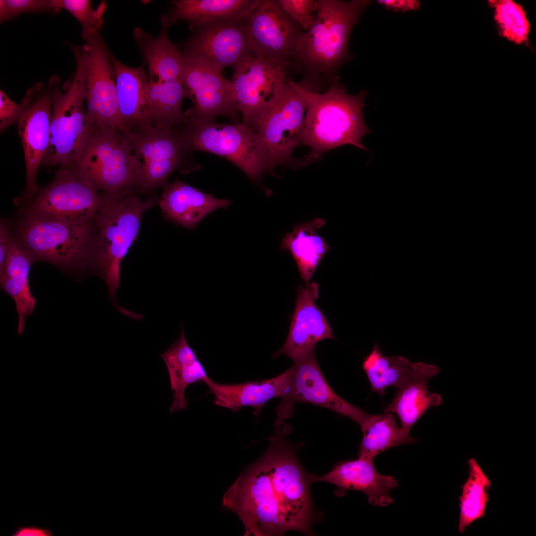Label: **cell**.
<instances>
[{"instance_id": "cell-1", "label": "cell", "mask_w": 536, "mask_h": 536, "mask_svg": "<svg viewBox=\"0 0 536 536\" xmlns=\"http://www.w3.org/2000/svg\"><path fill=\"white\" fill-rule=\"evenodd\" d=\"M263 455L244 470L224 495L223 506L236 514L244 536L306 533L313 521L309 474L287 439L289 427L275 421Z\"/></svg>"}, {"instance_id": "cell-2", "label": "cell", "mask_w": 536, "mask_h": 536, "mask_svg": "<svg viewBox=\"0 0 536 536\" xmlns=\"http://www.w3.org/2000/svg\"><path fill=\"white\" fill-rule=\"evenodd\" d=\"M9 219L10 232L34 263L50 264L77 280L94 275L98 246L94 220L71 223L21 209Z\"/></svg>"}, {"instance_id": "cell-3", "label": "cell", "mask_w": 536, "mask_h": 536, "mask_svg": "<svg viewBox=\"0 0 536 536\" xmlns=\"http://www.w3.org/2000/svg\"><path fill=\"white\" fill-rule=\"evenodd\" d=\"M366 96L364 90L349 94L337 80L324 93H310L301 141L311 149L305 160L308 164L345 144L367 150L362 143L371 133L363 116Z\"/></svg>"}, {"instance_id": "cell-4", "label": "cell", "mask_w": 536, "mask_h": 536, "mask_svg": "<svg viewBox=\"0 0 536 536\" xmlns=\"http://www.w3.org/2000/svg\"><path fill=\"white\" fill-rule=\"evenodd\" d=\"M99 193L100 203L94 219L98 239L95 275L104 280L109 296L121 312L124 308L118 304L116 296L121 286V264L136 238L143 214L155 205L157 199H142L134 192Z\"/></svg>"}, {"instance_id": "cell-5", "label": "cell", "mask_w": 536, "mask_h": 536, "mask_svg": "<svg viewBox=\"0 0 536 536\" xmlns=\"http://www.w3.org/2000/svg\"><path fill=\"white\" fill-rule=\"evenodd\" d=\"M176 129L189 151H202L222 156L254 182L260 183L266 172L274 175L270 152L264 141L259 134L242 122L193 121L186 118Z\"/></svg>"}, {"instance_id": "cell-6", "label": "cell", "mask_w": 536, "mask_h": 536, "mask_svg": "<svg viewBox=\"0 0 536 536\" xmlns=\"http://www.w3.org/2000/svg\"><path fill=\"white\" fill-rule=\"evenodd\" d=\"M370 0H318L316 16L293 55L305 66L329 71L346 58L350 32Z\"/></svg>"}, {"instance_id": "cell-7", "label": "cell", "mask_w": 536, "mask_h": 536, "mask_svg": "<svg viewBox=\"0 0 536 536\" xmlns=\"http://www.w3.org/2000/svg\"><path fill=\"white\" fill-rule=\"evenodd\" d=\"M75 164L98 192L141 194V161L126 132L95 129Z\"/></svg>"}, {"instance_id": "cell-8", "label": "cell", "mask_w": 536, "mask_h": 536, "mask_svg": "<svg viewBox=\"0 0 536 536\" xmlns=\"http://www.w3.org/2000/svg\"><path fill=\"white\" fill-rule=\"evenodd\" d=\"M48 81L53 91L52 118L49 146L42 165L50 168L76 163L95 129L84 108L81 84L73 77L62 85L58 75Z\"/></svg>"}, {"instance_id": "cell-9", "label": "cell", "mask_w": 536, "mask_h": 536, "mask_svg": "<svg viewBox=\"0 0 536 536\" xmlns=\"http://www.w3.org/2000/svg\"><path fill=\"white\" fill-rule=\"evenodd\" d=\"M75 57L73 77L82 86L86 111L94 129H118L125 132L118 105L114 68L110 50L100 33L82 46L68 44Z\"/></svg>"}, {"instance_id": "cell-10", "label": "cell", "mask_w": 536, "mask_h": 536, "mask_svg": "<svg viewBox=\"0 0 536 536\" xmlns=\"http://www.w3.org/2000/svg\"><path fill=\"white\" fill-rule=\"evenodd\" d=\"M100 203L99 193L75 163L61 166L53 179L40 187L18 209L71 223L94 221Z\"/></svg>"}, {"instance_id": "cell-11", "label": "cell", "mask_w": 536, "mask_h": 536, "mask_svg": "<svg viewBox=\"0 0 536 536\" xmlns=\"http://www.w3.org/2000/svg\"><path fill=\"white\" fill-rule=\"evenodd\" d=\"M306 85L288 80L280 97L255 130L270 152L271 166L294 168L307 165L292 156L301 144L310 93Z\"/></svg>"}, {"instance_id": "cell-12", "label": "cell", "mask_w": 536, "mask_h": 536, "mask_svg": "<svg viewBox=\"0 0 536 536\" xmlns=\"http://www.w3.org/2000/svg\"><path fill=\"white\" fill-rule=\"evenodd\" d=\"M287 66L254 54L234 68L231 81L242 123L255 130L276 103L288 81Z\"/></svg>"}, {"instance_id": "cell-13", "label": "cell", "mask_w": 536, "mask_h": 536, "mask_svg": "<svg viewBox=\"0 0 536 536\" xmlns=\"http://www.w3.org/2000/svg\"><path fill=\"white\" fill-rule=\"evenodd\" d=\"M127 133L134 153L142 161L141 194L164 188L176 170L187 174L200 169L175 128L152 126L140 132Z\"/></svg>"}, {"instance_id": "cell-14", "label": "cell", "mask_w": 536, "mask_h": 536, "mask_svg": "<svg viewBox=\"0 0 536 536\" xmlns=\"http://www.w3.org/2000/svg\"><path fill=\"white\" fill-rule=\"evenodd\" d=\"M53 98L49 82H39L26 91L20 103L23 111L17 123L24 151L26 182L22 194L13 200L18 207L27 203L39 188L36 177L49 146Z\"/></svg>"}, {"instance_id": "cell-15", "label": "cell", "mask_w": 536, "mask_h": 536, "mask_svg": "<svg viewBox=\"0 0 536 536\" xmlns=\"http://www.w3.org/2000/svg\"><path fill=\"white\" fill-rule=\"evenodd\" d=\"M184 55L180 80L194 105L185 114L186 117L203 121L225 116L238 122L240 112L231 81L205 61Z\"/></svg>"}, {"instance_id": "cell-16", "label": "cell", "mask_w": 536, "mask_h": 536, "mask_svg": "<svg viewBox=\"0 0 536 536\" xmlns=\"http://www.w3.org/2000/svg\"><path fill=\"white\" fill-rule=\"evenodd\" d=\"M287 392L275 409L279 422L289 418L297 402L325 407L347 416L359 426L369 413L346 402L336 394L326 380L317 361L315 351L294 361Z\"/></svg>"}, {"instance_id": "cell-17", "label": "cell", "mask_w": 536, "mask_h": 536, "mask_svg": "<svg viewBox=\"0 0 536 536\" xmlns=\"http://www.w3.org/2000/svg\"><path fill=\"white\" fill-rule=\"evenodd\" d=\"M193 31L183 53L205 61L220 71L236 67L252 56V41L246 20L216 23Z\"/></svg>"}, {"instance_id": "cell-18", "label": "cell", "mask_w": 536, "mask_h": 536, "mask_svg": "<svg viewBox=\"0 0 536 536\" xmlns=\"http://www.w3.org/2000/svg\"><path fill=\"white\" fill-rule=\"evenodd\" d=\"M254 54L287 66L304 32L277 0H261L246 19Z\"/></svg>"}, {"instance_id": "cell-19", "label": "cell", "mask_w": 536, "mask_h": 536, "mask_svg": "<svg viewBox=\"0 0 536 536\" xmlns=\"http://www.w3.org/2000/svg\"><path fill=\"white\" fill-rule=\"evenodd\" d=\"M318 295L319 285L315 282L299 286L288 336L282 347L273 354L274 358L284 354L295 361L314 351L319 341L335 338L330 325L315 303Z\"/></svg>"}, {"instance_id": "cell-20", "label": "cell", "mask_w": 536, "mask_h": 536, "mask_svg": "<svg viewBox=\"0 0 536 536\" xmlns=\"http://www.w3.org/2000/svg\"><path fill=\"white\" fill-rule=\"evenodd\" d=\"M311 482L330 483L341 491L354 490L367 495L368 502L376 506H386L393 502L391 492L398 487L392 475H384L376 469L374 460L358 458L341 462L322 476L309 474Z\"/></svg>"}, {"instance_id": "cell-21", "label": "cell", "mask_w": 536, "mask_h": 536, "mask_svg": "<svg viewBox=\"0 0 536 536\" xmlns=\"http://www.w3.org/2000/svg\"><path fill=\"white\" fill-rule=\"evenodd\" d=\"M115 76L119 109L125 132L138 133L152 126L146 95L149 78L144 65L133 67L125 65L110 52Z\"/></svg>"}, {"instance_id": "cell-22", "label": "cell", "mask_w": 536, "mask_h": 536, "mask_svg": "<svg viewBox=\"0 0 536 536\" xmlns=\"http://www.w3.org/2000/svg\"><path fill=\"white\" fill-rule=\"evenodd\" d=\"M158 203L166 218L191 230L207 215L218 208H227L232 202L217 199L176 179L163 188Z\"/></svg>"}, {"instance_id": "cell-23", "label": "cell", "mask_w": 536, "mask_h": 536, "mask_svg": "<svg viewBox=\"0 0 536 536\" xmlns=\"http://www.w3.org/2000/svg\"><path fill=\"white\" fill-rule=\"evenodd\" d=\"M290 370L271 379L240 384H224L216 383L208 376L204 382L213 395V403L233 411L244 406H251L255 414L261 412L264 404L274 398L282 399L288 390Z\"/></svg>"}, {"instance_id": "cell-24", "label": "cell", "mask_w": 536, "mask_h": 536, "mask_svg": "<svg viewBox=\"0 0 536 536\" xmlns=\"http://www.w3.org/2000/svg\"><path fill=\"white\" fill-rule=\"evenodd\" d=\"M362 368L371 392L379 394L381 397L385 395L388 387L398 390L416 379L426 375L434 377L440 372V369L432 364L410 362L401 356H386L378 344L374 345L364 360Z\"/></svg>"}, {"instance_id": "cell-25", "label": "cell", "mask_w": 536, "mask_h": 536, "mask_svg": "<svg viewBox=\"0 0 536 536\" xmlns=\"http://www.w3.org/2000/svg\"><path fill=\"white\" fill-rule=\"evenodd\" d=\"M261 0H175L171 1V25L188 22L192 31L208 25L247 19Z\"/></svg>"}, {"instance_id": "cell-26", "label": "cell", "mask_w": 536, "mask_h": 536, "mask_svg": "<svg viewBox=\"0 0 536 536\" xmlns=\"http://www.w3.org/2000/svg\"><path fill=\"white\" fill-rule=\"evenodd\" d=\"M160 21L161 29L157 37L154 38L137 27L133 32L134 39L144 58L150 81L160 83L180 80L184 55L169 39L168 33L171 25L168 16L162 14Z\"/></svg>"}, {"instance_id": "cell-27", "label": "cell", "mask_w": 536, "mask_h": 536, "mask_svg": "<svg viewBox=\"0 0 536 536\" xmlns=\"http://www.w3.org/2000/svg\"><path fill=\"white\" fill-rule=\"evenodd\" d=\"M167 367L173 401L169 410L171 413L187 409L185 396L191 384L204 381L208 377L203 365L186 338L184 327L181 326L178 338L163 354H160Z\"/></svg>"}, {"instance_id": "cell-28", "label": "cell", "mask_w": 536, "mask_h": 536, "mask_svg": "<svg viewBox=\"0 0 536 536\" xmlns=\"http://www.w3.org/2000/svg\"><path fill=\"white\" fill-rule=\"evenodd\" d=\"M325 223L323 219L316 218L297 224L282 239L280 248L290 252L306 285L311 283L322 259L330 249L323 237L316 232Z\"/></svg>"}, {"instance_id": "cell-29", "label": "cell", "mask_w": 536, "mask_h": 536, "mask_svg": "<svg viewBox=\"0 0 536 536\" xmlns=\"http://www.w3.org/2000/svg\"><path fill=\"white\" fill-rule=\"evenodd\" d=\"M432 378L430 375L421 377L397 390L393 399L384 409V413L397 414L401 427L408 433L428 408L443 402L439 394L429 392L428 382Z\"/></svg>"}, {"instance_id": "cell-30", "label": "cell", "mask_w": 536, "mask_h": 536, "mask_svg": "<svg viewBox=\"0 0 536 536\" xmlns=\"http://www.w3.org/2000/svg\"><path fill=\"white\" fill-rule=\"evenodd\" d=\"M363 436L358 457L374 460L389 448L411 444L417 440L397 425L391 413L369 414L360 425Z\"/></svg>"}, {"instance_id": "cell-31", "label": "cell", "mask_w": 536, "mask_h": 536, "mask_svg": "<svg viewBox=\"0 0 536 536\" xmlns=\"http://www.w3.org/2000/svg\"><path fill=\"white\" fill-rule=\"evenodd\" d=\"M146 95L151 113L152 126L177 128L186 121L185 115L182 110V103L188 94L180 79L160 83L149 80Z\"/></svg>"}, {"instance_id": "cell-32", "label": "cell", "mask_w": 536, "mask_h": 536, "mask_svg": "<svg viewBox=\"0 0 536 536\" xmlns=\"http://www.w3.org/2000/svg\"><path fill=\"white\" fill-rule=\"evenodd\" d=\"M469 476L461 486L459 497L460 517L458 529L464 533L467 528L485 515L488 502V491L491 481L473 458L467 462Z\"/></svg>"}, {"instance_id": "cell-33", "label": "cell", "mask_w": 536, "mask_h": 536, "mask_svg": "<svg viewBox=\"0 0 536 536\" xmlns=\"http://www.w3.org/2000/svg\"><path fill=\"white\" fill-rule=\"evenodd\" d=\"M494 19L502 37L517 44L526 42L530 32L527 14L519 4L511 0H490Z\"/></svg>"}, {"instance_id": "cell-34", "label": "cell", "mask_w": 536, "mask_h": 536, "mask_svg": "<svg viewBox=\"0 0 536 536\" xmlns=\"http://www.w3.org/2000/svg\"><path fill=\"white\" fill-rule=\"evenodd\" d=\"M58 2L61 9L68 11L81 24L84 41L100 33L103 24V15L107 7L105 1H102L96 9L93 8L91 1L88 0H58Z\"/></svg>"}, {"instance_id": "cell-35", "label": "cell", "mask_w": 536, "mask_h": 536, "mask_svg": "<svg viewBox=\"0 0 536 536\" xmlns=\"http://www.w3.org/2000/svg\"><path fill=\"white\" fill-rule=\"evenodd\" d=\"M33 264L29 255L9 229L4 262L5 275L18 280L29 281L30 269Z\"/></svg>"}, {"instance_id": "cell-36", "label": "cell", "mask_w": 536, "mask_h": 536, "mask_svg": "<svg viewBox=\"0 0 536 536\" xmlns=\"http://www.w3.org/2000/svg\"><path fill=\"white\" fill-rule=\"evenodd\" d=\"M61 10L58 0H0V22L10 20L26 13H57Z\"/></svg>"}, {"instance_id": "cell-37", "label": "cell", "mask_w": 536, "mask_h": 536, "mask_svg": "<svg viewBox=\"0 0 536 536\" xmlns=\"http://www.w3.org/2000/svg\"><path fill=\"white\" fill-rule=\"evenodd\" d=\"M284 11L306 31L314 21L318 7L317 0H277Z\"/></svg>"}, {"instance_id": "cell-38", "label": "cell", "mask_w": 536, "mask_h": 536, "mask_svg": "<svg viewBox=\"0 0 536 536\" xmlns=\"http://www.w3.org/2000/svg\"><path fill=\"white\" fill-rule=\"evenodd\" d=\"M21 104L12 101L2 90H0V130L2 132L18 121L22 113Z\"/></svg>"}, {"instance_id": "cell-39", "label": "cell", "mask_w": 536, "mask_h": 536, "mask_svg": "<svg viewBox=\"0 0 536 536\" xmlns=\"http://www.w3.org/2000/svg\"><path fill=\"white\" fill-rule=\"evenodd\" d=\"M9 218H1L0 222V278L5 275L4 262L9 233Z\"/></svg>"}, {"instance_id": "cell-40", "label": "cell", "mask_w": 536, "mask_h": 536, "mask_svg": "<svg viewBox=\"0 0 536 536\" xmlns=\"http://www.w3.org/2000/svg\"><path fill=\"white\" fill-rule=\"evenodd\" d=\"M377 2L386 9L394 11L418 10L420 6L419 1L415 0H379Z\"/></svg>"}, {"instance_id": "cell-41", "label": "cell", "mask_w": 536, "mask_h": 536, "mask_svg": "<svg viewBox=\"0 0 536 536\" xmlns=\"http://www.w3.org/2000/svg\"><path fill=\"white\" fill-rule=\"evenodd\" d=\"M14 536H52L51 531L41 528L23 527L17 530Z\"/></svg>"}]
</instances>
